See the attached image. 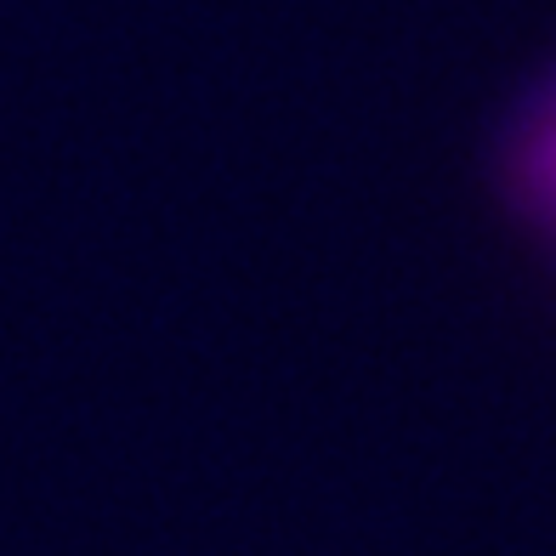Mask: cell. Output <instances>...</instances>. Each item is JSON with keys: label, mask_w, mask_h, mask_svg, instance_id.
<instances>
[{"label": "cell", "mask_w": 556, "mask_h": 556, "mask_svg": "<svg viewBox=\"0 0 556 556\" xmlns=\"http://www.w3.org/2000/svg\"><path fill=\"white\" fill-rule=\"evenodd\" d=\"M528 165H534V188H540V199L556 211V119L534 137V154H528Z\"/></svg>", "instance_id": "1"}]
</instances>
